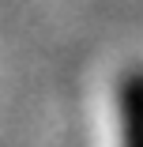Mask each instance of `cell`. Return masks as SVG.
I'll return each mask as SVG.
<instances>
[{
    "instance_id": "6da1fadb",
    "label": "cell",
    "mask_w": 143,
    "mask_h": 147,
    "mask_svg": "<svg viewBox=\"0 0 143 147\" xmlns=\"http://www.w3.org/2000/svg\"><path fill=\"white\" fill-rule=\"evenodd\" d=\"M121 147H143V72H128L117 87Z\"/></svg>"
}]
</instances>
